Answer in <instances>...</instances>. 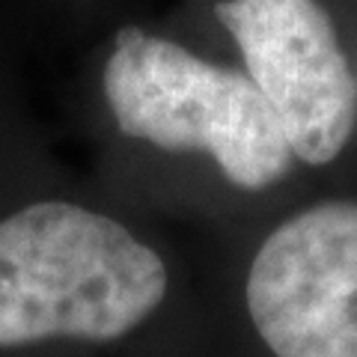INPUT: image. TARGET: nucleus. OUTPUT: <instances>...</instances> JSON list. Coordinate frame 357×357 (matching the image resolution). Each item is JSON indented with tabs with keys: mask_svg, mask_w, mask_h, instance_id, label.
Returning a JSON list of instances; mask_svg holds the SVG:
<instances>
[{
	"mask_svg": "<svg viewBox=\"0 0 357 357\" xmlns=\"http://www.w3.org/2000/svg\"><path fill=\"white\" fill-rule=\"evenodd\" d=\"M167 295V268L119 220L42 199L0 220V349L126 337Z\"/></svg>",
	"mask_w": 357,
	"mask_h": 357,
	"instance_id": "1",
	"label": "nucleus"
},
{
	"mask_svg": "<svg viewBox=\"0 0 357 357\" xmlns=\"http://www.w3.org/2000/svg\"><path fill=\"white\" fill-rule=\"evenodd\" d=\"M102 84L126 137L167 152H206L241 191L271 188L292 167L283 122L248 72L223 69L140 27H122Z\"/></svg>",
	"mask_w": 357,
	"mask_h": 357,
	"instance_id": "2",
	"label": "nucleus"
},
{
	"mask_svg": "<svg viewBox=\"0 0 357 357\" xmlns=\"http://www.w3.org/2000/svg\"><path fill=\"white\" fill-rule=\"evenodd\" d=\"M215 15L236 39L244 72L280 116L295 158H340L357 122V81L319 0H220Z\"/></svg>",
	"mask_w": 357,
	"mask_h": 357,
	"instance_id": "3",
	"label": "nucleus"
},
{
	"mask_svg": "<svg viewBox=\"0 0 357 357\" xmlns=\"http://www.w3.org/2000/svg\"><path fill=\"white\" fill-rule=\"evenodd\" d=\"M248 312L274 357H357V203L280 223L253 256Z\"/></svg>",
	"mask_w": 357,
	"mask_h": 357,
	"instance_id": "4",
	"label": "nucleus"
}]
</instances>
